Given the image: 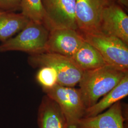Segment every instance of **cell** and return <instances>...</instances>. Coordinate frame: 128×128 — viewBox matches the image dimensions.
<instances>
[{
    "label": "cell",
    "instance_id": "1",
    "mask_svg": "<svg viewBox=\"0 0 128 128\" xmlns=\"http://www.w3.org/2000/svg\"><path fill=\"white\" fill-rule=\"evenodd\" d=\"M128 73L108 64L84 71L79 82V89L86 108L96 104L101 97L114 88Z\"/></svg>",
    "mask_w": 128,
    "mask_h": 128
},
{
    "label": "cell",
    "instance_id": "2",
    "mask_svg": "<svg viewBox=\"0 0 128 128\" xmlns=\"http://www.w3.org/2000/svg\"><path fill=\"white\" fill-rule=\"evenodd\" d=\"M28 61L34 68L50 66L58 74V84L67 87H74L80 81L84 71L71 58L56 53L44 52L31 55Z\"/></svg>",
    "mask_w": 128,
    "mask_h": 128
},
{
    "label": "cell",
    "instance_id": "3",
    "mask_svg": "<svg viewBox=\"0 0 128 128\" xmlns=\"http://www.w3.org/2000/svg\"><path fill=\"white\" fill-rule=\"evenodd\" d=\"M49 34L50 30L44 25L30 20L15 37L2 43L0 52L20 51L30 55L46 52Z\"/></svg>",
    "mask_w": 128,
    "mask_h": 128
},
{
    "label": "cell",
    "instance_id": "4",
    "mask_svg": "<svg viewBox=\"0 0 128 128\" xmlns=\"http://www.w3.org/2000/svg\"><path fill=\"white\" fill-rule=\"evenodd\" d=\"M42 90L59 105L66 120L68 128H77L86 109L79 89L56 84L51 88Z\"/></svg>",
    "mask_w": 128,
    "mask_h": 128
},
{
    "label": "cell",
    "instance_id": "5",
    "mask_svg": "<svg viewBox=\"0 0 128 128\" xmlns=\"http://www.w3.org/2000/svg\"><path fill=\"white\" fill-rule=\"evenodd\" d=\"M82 35L99 52L107 64L128 71V45L116 37L101 32Z\"/></svg>",
    "mask_w": 128,
    "mask_h": 128
},
{
    "label": "cell",
    "instance_id": "6",
    "mask_svg": "<svg viewBox=\"0 0 128 128\" xmlns=\"http://www.w3.org/2000/svg\"><path fill=\"white\" fill-rule=\"evenodd\" d=\"M46 15L45 26L55 29L78 30L76 18V0H42Z\"/></svg>",
    "mask_w": 128,
    "mask_h": 128
},
{
    "label": "cell",
    "instance_id": "7",
    "mask_svg": "<svg viewBox=\"0 0 128 128\" xmlns=\"http://www.w3.org/2000/svg\"><path fill=\"white\" fill-rule=\"evenodd\" d=\"M113 0H76V18L82 34L99 32L101 18L105 8Z\"/></svg>",
    "mask_w": 128,
    "mask_h": 128
},
{
    "label": "cell",
    "instance_id": "8",
    "mask_svg": "<svg viewBox=\"0 0 128 128\" xmlns=\"http://www.w3.org/2000/svg\"><path fill=\"white\" fill-rule=\"evenodd\" d=\"M84 41L78 30L55 29L50 32L46 52L58 54L72 58Z\"/></svg>",
    "mask_w": 128,
    "mask_h": 128
},
{
    "label": "cell",
    "instance_id": "9",
    "mask_svg": "<svg viewBox=\"0 0 128 128\" xmlns=\"http://www.w3.org/2000/svg\"><path fill=\"white\" fill-rule=\"evenodd\" d=\"M99 32L116 37L128 45V16L119 5L114 2L105 8Z\"/></svg>",
    "mask_w": 128,
    "mask_h": 128
},
{
    "label": "cell",
    "instance_id": "10",
    "mask_svg": "<svg viewBox=\"0 0 128 128\" xmlns=\"http://www.w3.org/2000/svg\"><path fill=\"white\" fill-rule=\"evenodd\" d=\"M125 121L122 104L119 101L102 114L82 118L79 120L77 128H125Z\"/></svg>",
    "mask_w": 128,
    "mask_h": 128
},
{
    "label": "cell",
    "instance_id": "11",
    "mask_svg": "<svg viewBox=\"0 0 128 128\" xmlns=\"http://www.w3.org/2000/svg\"><path fill=\"white\" fill-rule=\"evenodd\" d=\"M38 124L39 128H68L66 120L59 105L46 95L38 108Z\"/></svg>",
    "mask_w": 128,
    "mask_h": 128
},
{
    "label": "cell",
    "instance_id": "12",
    "mask_svg": "<svg viewBox=\"0 0 128 128\" xmlns=\"http://www.w3.org/2000/svg\"><path fill=\"white\" fill-rule=\"evenodd\" d=\"M128 94V73L125 74L120 82L104 96L100 101L86 108L83 118L94 117L100 114L115 103L126 97Z\"/></svg>",
    "mask_w": 128,
    "mask_h": 128
},
{
    "label": "cell",
    "instance_id": "13",
    "mask_svg": "<svg viewBox=\"0 0 128 128\" xmlns=\"http://www.w3.org/2000/svg\"><path fill=\"white\" fill-rule=\"evenodd\" d=\"M72 59L84 71L97 68L107 64L99 52L85 40Z\"/></svg>",
    "mask_w": 128,
    "mask_h": 128
},
{
    "label": "cell",
    "instance_id": "14",
    "mask_svg": "<svg viewBox=\"0 0 128 128\" xmlns=\"http://www.w3.org/2000/svg\"><path fill=\"white\" fill-rule=\"evenodd\" d=\"M30 20L22 13L4 12L0 14V40L2 43L22 30Z\"/></svg>",
    "mask_w": 128,
    "mask_h": 128
},
{
    "label": "cell",
    "instance_id": "15",
    "mask_svg": "<svg viewBox=\"0 0 128 128\" xmlns=\"http://www.w3.org/2000/svg\"><path fill=\"white\" fill-rule=\"evenodd\" d=\"M20 9L30 20L45 25L46 15L42 0H21Z\"/></svg>",
    "mask_w": 128,
    "mask_h": 128
},
{
    "label": "cell",
    "instance_id": "16",
    "mask_svg": "<svg viewBox=\"0 0 128 128\" xmlns=\"http://www.w3.org/2000/svg\"><path fill=\"white\" fill-rule=\"evenodd\" d=\"M36 79L43 89H50L58 84V74L54 69L50 66L39 68Z\"/></svg>",
    "mask_w": 128,
    "mask_h": 128
},
{
    "label": "cell",
    "instance_id": "17",
    "mask_svg": "<svg viewBox=\"0 0 128 128\" xmlns=\"http://www.w3.org/2000/svg\"><path fill=\"white\" fill-rule=\"evenodd\" d=\"M21 0H0V10L13 12L20 9Z\"/></svg>",
    "mask_w": 128,
    "mask_h": 128
},
{
    "label": "cell",
    "instance_id": "18",
    "mask_svg": "<svg viewBox=\"0 0 128 128\" xmlns=\"http://www.w3.org/2000/svg\"><path fill=\"white\" fill-rule=\"evenodd\" d=\"M118 2L126 7H128V0H116Z\"/></svg>",
    "mask_w": 128,
    "mask_h": 128
},
{
    "label": "cell",
    "instance_id": "19",
    "mask_svg": "<svg viewBox=\"0 0 128 128\" xmlns=\"http://www.w3.org/2000/svg\"><path fill=\"white\" fill-rule=\"evenodd\" d=\"M4 12V11H2V10H0V14H2Z\"/></svg>",
    "mask_w": 128,
    "mask_h": 128
}]
</instances>
